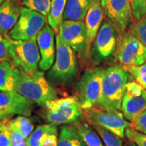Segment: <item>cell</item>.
<instances>
[{
	"label": "cell",
	"mask_w": 146,
	"mask_h": 146,
	"mask_svg": "<svg viewBox=\"0 0 146 146\" xmlns=\"http://www.w3.org/2000/svg\"><path fill=\"white\" fill-rule=\"evenodd\" d=\"M14 91L38 105L45 106L48 102L58 98L57 91L46 79L43 72L28 74L14 67Z\"/></svg>",
	"instance_id": "6da1fadb"
},
{
	"label": "cell",
	"mask_w": 146,
	"mask_h": 146,
	"mask_svg": "<svg viewBox=\"0 0 146 146\" xmlns=\"http://www.w3.org/2000/svg\"><path fill=\"white\" fill-rule=\"evenodd\" d=\"M128 78L129 73L120 66H110L104 70L102 94L96 106L120 110Z\"/></svg>",
	"instance_id": "7a4b0ae2"
},
{
	"label": "cell",
	"mask_w": 146,
	"mask_h": 146,
	"mask_svg": "<svg viewBox=\"0 0 146 146\" xmlns=\"http://www.w3.org/2000/svg\"><path fill=\"white\" fill-rule=\"evenodd\" d=\"M56 58L47 72L48 79L57 85H70L78 74V64L75 52L60 37L56 36Z\"/></svg>",
	"instance_id": "3957f363"
},
{
	"label": "cell",
	"mask_w": 146,
	"mask_h": 146,
	"mask_svg": "<svg viewBox=\"0 0 146 146\" xmlns=\"http://www.w3.org/2000/svg\"><path fill=\"white\" fill-rule=\"evenodd\" d=\"M10 61L16 68L28 73L36 72L41 60L36 36L24 41L10 40Z\"/></svg>",
	"instance_id": "277c9868"
},
{
	"label": "cell",
	"mask_w": 146,
	"mask_h": 146,
	"mask_svg": "<svg viewBox=\"0 0 146 146\" xmlns=\"http://www.w3.org/2000/svg\"><path fill=\"white\" fill-rule=\"evenodd\" d=\"M84 116L91 125L104 128L121 139L125 137L126 129L132 127L122 112L117 110L94 106L85 110Z\"/></svg>",
	"instance_id": "5b68a950"
},
{
	"label": "cell",
	"mask_w": 146,
	"mask_h": 146,
	"mask_svg": "<svg viewBox=\"0 0 146 146\" xmlns=\"http://www.w3.org/2000/svg\"><path fill=\"white\" fill-rule=\"evenodd\" d=\"M103 72L102 68L87 70L77 83V98L83 110L98 104L102 94Z\"/></svg>",
	"instance_id": "8992f818"
},
{
	"label": "cell",
	"mask_w": 146,
	"mask_h": 146,
	"mask_svg": "<svg viewBox=\"0 0 146 146\" xmlns=\"http://www.w3.org/2000/svg\"><path fill=\"white\" fill-rule=\"evenodd\" d=\"M115 54L118 61L125 66L146 63V47L129 31L120 33Z\"/></svg>",
	"instance_id": "52a82bcc"
},
{
	"label": "cell",
	"mask_w": 146,
	"mask_h": 146,
	"mask_svg": "<svg viewBox=\"0 0 146 146\" xmlns=\"http://www.w3.org/2000/svg\"><path fill=\"white\" fill-rule=\"evenodd\" d=\"M46 16L35 10L23 7L17 23L9 33L14 41H24L35 37L45 27Z\"/></svg>",
	"instance_id": "ba28073f"
},
{
	"label": "cell",
	"mask_w": 146,
	"mask_h": 146,
	"mask_svg": "<svg viewBox=\"0 0 146 146\" xmlns=\"http://www.w3.org/2000/svg\"><path fill=\"white\" fill-rule=\"evenodd\" d=\"M118 30L109 20L102 24L94 41L91 56L97 62L106 60L116 52Z\"/></svg>",
	"instance_id": "9c48e42d"
},
{
	"label": "cell",
	"mask_w": 146,
	"mask_h": 146,
	"mask_svg": "<svg viewBox=\"0 0 146 146\" xmlns=\"http://www.w3.org/2000/svg\"><path fill=\"white\" fill-rule=\"evenodd\" d=\"M33 103L15 91H0V122L11 120L15 115L30 116Z\"/></svg>",
	"instance_id": "30bf717a"
},
{
	"label": "cell",
	"mask_w": 146,
	"mask_h": 146,
	"mask_svg": "<svg viewBox=\"0 0 146 146\" xmlns=\"http://www.w3.org/2000/svg\"><path fill=\"white\" fill-rule=\"evenodd\" d=\"M146 110V90L137 82H128L121 104V112L127 121Z\"/></svg>",
	"instance_id": "8fae6325"
},
{
	"label": "cell",
	"mask_w": 146,
	"mask_h": 146,
	"mask_svg": "<svg viewBox=\"0 0 146 146\" xmlns=\"http://www.w3.org/2000/svg\"><path fill=\"white\" fill-rule=\"evenodd\" d=\"M101 5L119 33L126 31L133 21L131 0H101Z\"/></svg>",
	"instance_id": "7c38bea8"
},
{
	"label": "cell",
	"mask_w": 146,
	"mask_h": 146,
	"mask_svg": "<svg viewBox=\"0 0 146 146\" xmlns=\"http://www.w3.org/2000/svg\"><path fill=\"white\" fill-rule=\"evenodd\" d=\"M58 33L75 52L88 51L86 27L84 22L64 21L60 25Z\"/></svg>",
	"instance_id": "4fadbf2b"
},
{
	"label": "cell",
	"mask_w": 146,
	"mask_h": 146,
	"mask_svg": "<svg viewBox=\"0 0 146 146\" xmlns=\"http://www.w3.org/2000/svg\"><path fill=\"white\" fill-rule=\"evenodd\" d=\"M55 31L49 25H45L36 36V42L41 55L39 64L40 70H49L54 63L56 47Z\"/></svg>",
	"instance_id": "5bb4252c"
},
{
	"label": "cell",
	"mask_w": 146,
	"mask_h": 146,
	"mask_svg": "<svg viewBox=\"0 0 146 146\" xmlns=\"http://www.w3.org/2000/svg\"><path fill=\"white\" fill-rule=\"evenodd\" d=\"M83 116L80 102L58 109L47 110L43 113V117L47 122L56 125L78 123Z\"/></svg>",
	"instance_id": "9a60e30c"
},
{
	"label": "cell",
	"mask_w": 146,
	"mask_h": 146,
	"mask_svg": "<svg viewBox=\"0 0 146 146\" xmlns=\"http://www.w3.org/2000/svg\"><path fill=\"white\" fill-rule=\"evenodd\" d=\"M23 8L20 0H5L0 4L1 35L9 36V33L17 23Z\"/></svg>",
	"instance_id": "2e32d148"
},
{
	"label": "cell",
	"mask_w": 146,
	"mask_h": 146,
	"mask_svg": "<svg viewBox=\"0 0 146 146\" xmlns=\"http://www.w3.org/2000/svg\"><path fill=\"white\" fill-rule=\"evenodd\" d=\"M104 14V11L101 5V0H92L85 19L88 51L101 27Z\"/></svg>",
	"instance_id": "e0dca14e"
},
{
	"label": "cell",
	"mask_w": 146,
	"mask_h": 146,
	"mask_svg": "<svg viewBox=\"0 0 146 146\" xmlns=\"http://www.w3.org/2000/svg\"><path fill=\"white\" fill-rule=\"evenodd\" d=\"M92 0H67L64 21L83 22Z\"/></svg>",
	"instance_id": "ac0fdd59"
},
{
	"label": "cell",
	"mask_w": 146,
	"mask_h": 146,
	"mask_svg": "<svg viewBox=\"0 0 146 146\" xmlns=\"http://www.w3.org/2000/svg\"><path fill=\"white\" fill-rule=\"evenodd\" d=\"M57 146H87L76 128L71 125L60 127Z\"/></svg>",
	"instance_id": "d6986e66"
},
{
	"label": "cell",
	"mask_w": 146,
	"mask_h": 146,
	"mask_svg": "<svg viewBox=\"0 0 146 146\" xmlns=\"http://www.w3.org/2000/svg\"><path fill=\"white\" fill-rule=\"evenodd\" d=\"M50 135H58V127L48 123L38 126L26 139L27 146H42L45 139Z\"/></svg>",
	"instance_id": "ffe728a7"
},
{
	"label": "cell",
	"mask_w": 146,
	"mask_h": 146,
	"mask_svg": "<svg viewBox=\"0 0 146 146\" xmlns=\"http://www.w3.org/2000/svg\"><path fill=\"white\" fill-rule=\"evenodd\" d=\"M67 0H51V6L48 14L49 25L52 27L55 33H58L62 23L63 22Z\"/></svg>",
	"instance_id": "44dd1931"
},
{
	"label": "cell",
	"mask_w": 146,
	"mask_h": 146,
	"mask_svg": "<svg viewBox=\"0 0 146 146\" xmlns=\"http://www.w3.org/2000/svg\"><path fill=\"white\" fill-rule=\"evenodd\" d=\"M5 122L8 129L19 133L26 139L34 131V124L27 116H18L14 119L5 120Z\"/></svg>",
	"instance_id": "7402d4cb"
},
{
	"label": "cell",
	"mask_w": 146,
	"mask_h": 146,
	"mask_svg": "<svg viewBox=\"0 0 146 146\" xmlns=\"http://www.w3.org/2000/svg\"><path fill=\"white\" fill-rule=\"evenodd\" d=\"M14 66L10 61L0 62V91H14Z\"/></svg>",
	"instance_id": "603a6c76"
},
{
	"label": "cell",
	"mask_w": 146,
	"mask_h": 146,
	"mask_svg": "<svg viewBox=\"0 0 146 146\" xmlns=\"http://www.w3.org/2000/svg\"><path fill=\"white\" fill-rule=\"evenodd\" d=\"M76 129L87 146H104L100 135L87 123H78Z\"/></svg>",
	"instance_id": "cb8c5ba5"
},
{
	"label": "cell",
	"mask_w": 146,
	"mask_h": 146,
	"mask_svg": "<svg viewBox=\"0 0 146 146\" xmlns=\"http://www.w3.org/2000/svg\"><path fill=\"white\" fill-rule=\"evenodd\" d=\"M129 27V31L146 47V15L134 20Z\"/></svg>",
	"instance_id": "d4e9b609"
},
{
	"label": "cell",
	"mask_w": 146,
	"mask_h": 146,
	"mask_svg": "<svg viewBox=\"0 0 146 146\" xmlns=\"http://www.w3.org/2000/svg\"><path fill=\"white\" fill-rule=\"evenodd\" d=\"M95 131L98 133L105 146H123L121 138L114 133L97 125H92Z\"/></svg>",
	"instance_id": "484cf974"
},
{
	"label": "cell",
	"mask_w": 146,
	"mask_h": 146,
	"mask_svg": "<svg viewBox=\"0 0 146 146\" xmlns=\"http://www.w3.org/2000/svg\"><path fill=\"white\" fill-rule=\"evenodd\" d=\"M25 7L39 12L44 16H48L51 6V0H21Z\"/></svg>",
	"instance_id": "4316f807"
},
{
	"label": "cell",
	"mask_w": 146,
	"mask_h": 146,
	"mask_svg": "<svg viewBox=\"0 0 146 146\" xmlns=\"http://www.w3.org/2000/svg\"><path fill=\"white\" fill-rule=\"evenodd\" d=\"M125 68L134 77L137 83L146 90V63L140 66H125Z\"/></svg>",
	"instance_id": "83f0119b"
},
{
	"label": "cell",
	"mask_w": 146,
	"mask_h": 146,
	"mask_svg": "<svg viewBox=\"0 0 146 146\" xmlns=\"http://www.w3.org/2000/svg\"><path fill=\"white\" fill-rule=\"evenodd\" d=\"M79 102L77 97L71 96L68 98H58V99L52 100V101L48 102L45 104V107L47 110H55L62 108L68 106H71L74 104Z\"/></svg>",
	"instance_id": "f1b7e54d"
},
{
	"label": "cell",
	"mask_w": 146,
	"mask_h": 146,
	"mask_svg": "<svg viewBox=\"0 0 146 146\" xmlns=\"http://www.w3.org/2000/svg\"><path fill=\"white\" fill-rule=\"evenodd\" d=\"M125 136L129 141L133 142L137 146H146V135L136 131L132 127L126 129Z\"/></svg>",
	"instance_id": "f546056e"
},
{
	"label": "cell",
	"mask_w": 146,
	"mask_h": 146,
	"mask_svg": "<svg viewBox=\"0 0 146 146\" xmlns=\"http://www.w3.org/2000/svg\"><path fill=\"white\" fill-rule=\"evenodd\" d=\"M133 19L139 20L146 15V0H131Z\"/></svg>",
	"instance_id": "4dcf8cb0"
},
{
	"label": "cell",
	"mask_w": 146,
	"mask_h": 146,
	"mask_svg": "<svg viewBox=\"0 0 146 146\" xmlns=\"http://www.w3.org/2000/svg\"><path fill=\"white\" fill-rule=\"evenodd\" d=\"M11 39L9 36L0 35V62L10 60V45Z\"/></svg>",
	"instance_id": "1f68e13d"
},
{
	"label": "cell",
	"mask_w": 146,
	"mask_h": 146,
	"mask_svg": "<svg viewBox=\"0 0 146 146\" xmlns=\"http://www.w3.org/2000/svg\"><path fill=\"white\" fill-rule=\"evenodd\" d=\"M131 123L133 129L146 135V110L136 116Z\"/></svg>",
	"instance_id": "d6a6232c"
},
{
	"label": "cell",
	"mask_w": 146,
	"mask_h": 146,
	"mask_svg": "<svg viewBox=\"0 0 146 146\" xmlns=\"http://www.w3.org/2000/svg\"><path fill=\"white\" fill-rule=\"evenodd\" d=\"M0 146H12L10 133L5 121L0 122Z\"/></svg>",
	"instance_id": "836d02e7"
},
{
	"label": "cell",
	"mask_w": 146,
	"mask_h": 146,
	"mask_svg": "<svg viewBox=\"0 0 146 146\" xmlns=\"http://www.w3.org/2000/svg\"><path fill=\"white\" fill-rule=\"evenodd\" d=\"M8 130L10 133L12 146H27L26 139L22 135L14 130Z\"/></svg>",
	"instance_id": "e575fe53"
},
{
	"label": "cell",
	"mask_w": 146,
	"mask_h": 146,
	"mask_svg": "<svg viewBox=\"0 0 146 146\" xmlns=\"http://www.w3.org/2000/svg\"><path fill=\"white\" fill-rule=\"evenodd\" d=\"M58 135H50L47 137L42 143V146H57Z\"/></svg>",
	"instance_id": "d590c367"
},
{
	"label": "cell",
	"mask_w": 146,
	"mask_h": 146,
	"mask_svg": "<svg viewBox=\"0 0 146 146\" xmlns=\"http://www.w3.org/2000/svg\"><path fill=\"white\" fill-rule=\"evenodd\" d=\"M127 146H137V145L136 144H135L134 143H133V142L130 141V143H128Z\"/></svg>",
	"instance_id": "8d00e7d4"
},
{
	"label": "cell",
	"mask_w": 146,
	"mask_h": 146,
	"mask_svg": "<svg viewBox=\"0 0 146 146\" xmlns=\"http://www.w3.org/2000/svg\"><path fill=\"white\" fill-rule=\"evenodd\" d=\"M4 1H5V0H0V4H1V3L2 2H3Z\"/></svg>",
	"instance_id": "74e56055"
},
{
	"label": "cell",
	"mask_w": 146,
	"mask_h": 146,
	"mask_svg": "<svg viewBox=\"0 0 146 146\" xmlns=\"http://www.w3.org/2000/svg\"></svg>",
	"instance_id": "f35d334b"
}]
</instances>
